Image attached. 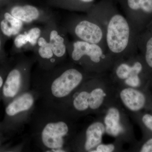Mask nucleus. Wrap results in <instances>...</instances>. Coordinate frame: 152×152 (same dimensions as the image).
<instances>
[{
    "label": "nucleus",
    "instance_id": "obj_1",
    "mask_svg": "<svg viewBox=\"0 0 152 152\" xmlns=\"http://www.w3.org/2000/svg\"><path fill=\"white\" fill-rule=\"evenodd\" d=\"M77 119L65 109L38 101L28 124L30 137L41 151H70L77 134Z\"/></svg>",
    "mask_w": 152,
    "mask_h": 152
},
{
    "label": "nucleus",
    "instance_id": "obj_2",
    "mask_svg": "<svg viewBox=\"0 0 152 152\" xmlns=\"http://www.w3.org/2000/svg\"><path fill=\"white\" fill-rule=\"evenodd\" d=\"M93 75L68 58L48 70L37 66L32 72L31 87L39 95V102L64 108L74 93Z\"/></svg>",
    "mask_w": 152,
    "mask_h": 152
},
{
    "label": "nucleus",
    "instance_id": "obj_3",
    "mask_svg": "<svg viewBox=\"0 0 152 152\" xmlns=\"http://www.w3.org/2000/svg\"><path fill=\"white\" fill-rule=\"evenodd\" d=\"M86 14L103 28L107 50L115 62L135 54L138 34L124 15L108 7H92Z\"/></svg>",
    "mask_w": 152,
    "mask_h": 152
},
{
    "label": "nucleus",
    "instance_id": "obj_4",
    "mask_svg": "<svg viewBox=\"0 0 152 152\" xmlns=\"http://www.w3.org/2000/svg\"><path fill=\"white\" fill-rule=\"evenodd\" d=\"M68 54L70 61L91 75L105 74L115 63L107 50L99 45L77 40L69 42Z\"/></svg>",
    "mask_w": 152,
    "mask_h": 152
},
{
    "label": "nucleus",
    "instance_id": "obj_5",
    "mask_svg": "<svg viewBox=\"0 0 152 152\" xmlns=\"http://www.w3.org/2000/svg\"><path fill=\"white\" fill-rule=\"evenodd\" d=\"M61 25L74 40L97 44L107 50L103 28L86 14L69 15Z\"/></svg>",
    "mask_w": 152,
    "mask_h": 152
},
{
    "label": "nucleus",
    "instance_id": "obj_6",
    "mask_svg": "<svg viewBox=\"0 0 152 152\" xmlns=\"http://www.w3.org/2000/svg\"><path fill=\"white\" fill-rule=\"evenodd\" d=\"M36 60L24 53L19 54L15 67L9 72L3 86V96L12 99L31 88L32 69Z\"/></svg>",
    "mask_w": 152,
    "mask_h": 152
},
{
    "label": "nucleus",
    "instance_id": "obj_7",
    "mask_svg": "<svg viewBox=\"0 0 152 152\" xmlns=\"http://www.w3.org/2000/svg\"><path fill=\"white\" fill-rule=\"evenodd\" d=\"M39 99L37 93L31 88L12 99L6 107V113L8 117L15 118L18 127L23 130Z\"/></svg>",
    "mask_w": 152,
    "mask_h": 152
},
{
    "label": "nucleus",
    "instance_id": "obj_8",
    "mask_svg": "<svg viewBox=\"0 0 152 152\" xmlns=\"http://www.w3.org/2000/svg\"><path fill=\"white\" fill-rule=\"evenodd\" d=\"M50 44L58 64L68 59V45L69 40L68 33L56 18L44 25Z\"/></svg>",
    "mask_w": 152,
    "mask_h": 152
},
{
    "label": "nucleus",
    "instance_id": "obj_9",
    "mask_svg": "<svg viewBox=\"0 0 152 152\" xmlns=\"http://www.w3.org/2000/svg\"><path fill=\"white\" fill-rule=\"evenodd\" d=\"M9 12L20 20L26 26L35 23L45 25L56 18L55 14L50 10L28 4L13 6Z\"/></svg>",
    "mask_w": 152,
    "mask_h": 152
},
{
    "label": "nucleus",
    "instance_id": "obj_10",
    "mask_svg": "<svg viewBox=\"0 0 152 152\" xmlns=\"http://www.w3.org/2000/svg\"><path fill=\"white\" fill-rule=\"evenodd\" d=\"M105 132L103 123L99 121L92 123L80 134H77L72 146V151L91 152L101 143Z\"/></svg>",
    "mask_w": 152,
    "mask_h": 152
},
{
    "label": "nucleus",
    "instance_id": "obj_11",
    "mask_svg": "<svg viewBox=\"0 0 152 152\" xmlns=\"http://www.w3.org/2000/svg\"><path fill=\"white\" fill-rule=\"evenodd\" d=\"M33 52L37 66L42 69L48 70L58 65L44 27L42 35Z\"/></svg>",
    "mask_w": 152,
    "mask_h": 152
},
{
    "label": "nucleus",
    "instance_id": "obj_12",
    "mask_svg": "<svg viewBox=\"0 0 152 152\" xmlns=\"http://www.w3.org/2000/svg\"><path fill=\"white\" fill-rule=\"evenodd\" d=\"M43 28L35 24L26 26L14 39V48L17 53L20 54L29 51L33 52L42 33Z\"/></svg>",
    "mask_w": 152,
    "mask_h": 152
},
{
    "label": "nucleus",
    "instance_id": "obj_13",
    "mask_svg": "<svg viewBox=\"0 0 152 152\" xmlns=\"http://www.w3.org/2000/svg\"><path fill=\"white\" fill-rule=\"evenodd\" d=\"M119 97L124 106L129 110L137 112L144 107L146 98L139 90L132 87H126L121 90Z\"/></svg>",
    "mask_w": 152,
    "mask_h": 152
},
{
    "label": "nucleus",
    "instance_id": "obj_14",
    "mask_svg": "<svg viewBox=\"0 0 152 152\" xmlns=\"http://www.w3.org/2000/svg\"><path fill=\"white\" fill-rule=\"evenodd\" d=\"M26 25L19 19L12 15L9 12L4 14L0 22V29L3 35L8 37L16 36L23 31Z\"/></svg>",
    "mask_w": 152,
    "mask_h": 152
},
{
    "label": "nucleus",
    "instance_id": "obj_15",
    "mask_svg": "<svg viewBox=\"0 0 152 152\" xmlns=\"http://www.w3.org/2000/svg\"><path fill=\"white\" fill-rule=\"evenodd\" d=\"M121 113L115 107L109 108L104 118V124L107 132L111 135L116 137L123 131L121 124Z\"/></svg>",
    "mask_w": 152,
    "mask_h": 152
},
{
    "label": "nucleus",
    "instance_id": "obj_16",
    "mask_svg": "<svg viewBox=\"0 0 152 152\" xmlns=\"http://www.w3.org/2000/svg\"><path fill=\"white\" fill-rule=\"evenodd\" d=\"M148 25V30L144 34H138L137 38L138 48L141 49L146 64L152 69V24Z\"/></svg>",
    "mask_w": 152,
    "mask_h": 152
},
{
    "label": "nucleus",
    "instance_id": "obj_17",
    "mask_svg": "<svg viewBox=\"0 0 152 152\" xmlns=\"http://www.w3.org/2000/svg\"><path fill=\"white\" fill-rule=\"evenodd\" d=\"M143 12L148 20L152 19V0H141V4Z\"/></svg>",
    "mask_w": 152,
    "mask_h": 152
},
{
    "label": "nucleus",
    "instance_id": "obj_18",
    "mask_svg": "<svg viewBox=\"0 0 152 152\" xmlns=\"http://www.w3.org/2000/svg\"><path fill=\"white\" fill-rule=\"evenodd\" d=\"M91 152H112L115 150V146L113 144H100Z\"/></svg>",
    "mask_w": 152,
    "mask_h": 152
},
{
    "label": "nucleus",
    "instance_id": "obj_19",
    "mask_svg": "<svg viewBox=\"0 0 152 152\" xmlns=\"http://www.w3.org/2000/svg\"><path fill=\"white\" fill-rule=\"evenodd\" d=\"M142 121L147 128L152 132V115L146 114L142 118Z\"/></svg>",
    "mask_w": 152,
    "mask_h": 152
},
{
    "label": "nucleus",
    "instance_id": "obj_20",
    "mask_svg": "<svg viewBox=\"0 0 152 152\" xmlns=\"http://www.w3.org/2000/svg\"><path fill=\"white\" fill-rule=\"evenodd\" d=\"M141 152H152V138L147 141L142 146L140 151Z\"/></svg>",
    "mask_w": 152,
    "mask_h": 152
},
{
    "label": "nucleus",
    "instance_id": "obj_21",
    "mask_svg": "<svg viewBox=\"0 0 152 152\" xmlns=\"http://www.w3.org/2000/svg\"><path fill=\"white\" fill-rule=\"evenodd\" d=\"M2 45V41L1 38V36H0V50L1 49Z\"/></svg>",
    "mask_w": 152,
    "mask_h": 152
},
{
    "label": "nucleus",
    "instance_id": "obj_22",
    "mask_svg": "<svg viewBox=\"0 0 152 152\" xmlns=\"http://www.w3.org/2000/svg\"><path fill=\"white\" fill-rule=\"evenodd\" d=\"M0 1H1V0H0Z\"/></svg>",
    "mask_w": 152,
    "mask_h": 152
}]
</instances>
